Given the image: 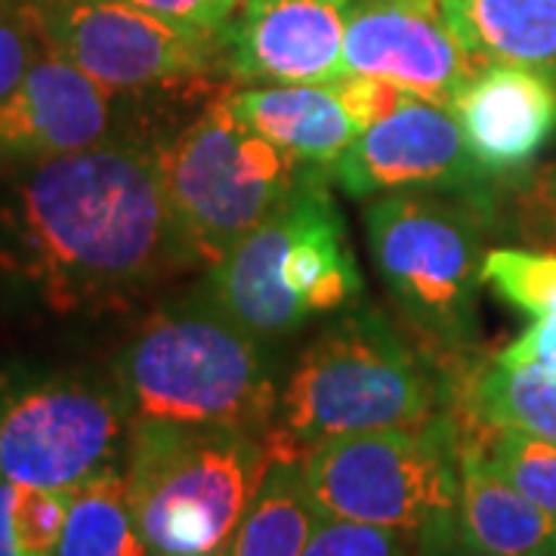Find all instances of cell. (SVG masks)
Returning a JSON list of instances; mask_svg holds the SVG:
<instances>
[{
	"instance_id": "6da1fadb",
	"label": "cell",
	"mask_w": 556,
	"mask_h": 556,
	"mask_svg": "<svg viewBox=\"0 0 556 556\" xmlns=\"http://www.w3.org/2000/svg\"><path fill=\"white\" fill-rule=\"evenodd\" d=\"M199 263L155 146L109 139L25 164L0 195V273L56 316L124 309Z\"/></svg>"
},
{
	"instance_id": "7a4b0ae2",
	"label": "cell",
	"mask_w": 556,
	"mask_h": 556,
	"mask_svg": "<svg viewBox=\"0 0 556 556\" xmlns=\"http://www.w3.org/2000/svg\"><path fill=\"white\" fill-rule=\"evenodd\" d=\"M115 383L142 420L266 437L278 415L266 340L226 316L204 288L139 325L115 358Z\"/></svg>"
},
{
	"instance_id": "3957f363",
	"label": "cell",
	"mask_w": 556,
	"mask_h": 556,
	"mask_svg": "<svg viewBox=\"0 0 556 556\" xmlns=\"http://www.w3.org/2000/svg\"><path fill=\"white\" fill-rule=\"evenodd\" d=\"M328 179L325 167L303 164L288 201L232 244L204 281V294L266 343L291 338L365 288Z\"/></svg>"
},
{
	"instance_id": "277c9868",
	"label": "cell",
	"mask_w": 556,
	"mask_h": 556,
	"mask_svg": "<svg viewBox=\"0 0 556 556\" xmlns=\"http://www.w3.org/2000/svg\"><path fill=\"white\" fill-rule=\"evenodd\" d=\"M273 460L269 433L134 417L124 477L149 554H226Z\"/></svg>"
},
{
	"instance_id": "5b68a950",
	"label": "cell",
	"mask_w": 556,
	"mask_h": 556,
	"mask_svg": "<svg viewBox=\"0 0 556 556\" xmlns=\"http://www.w3.org/2000/svg\"><path fill=\"white\" fill-rule=\"evenodd\" d=\"M445 408L442 383L375 306L321 328L278 393L281 430L306 452L328 439L417 427Z\"/></svg>"
},
{
	"instance_id": "8992f818",
	"label": "cell",
	"mask_w": 556,
	"mask_h": 556,
	"mask_svg": "<svg viewBox=\"0 0 556 556\" xmlns=\"http://www.w3.org/2000/svg\"><path fill=\"white\" fill-rule=\"evenodd\" d=\"M492 223V195L402 189L368 201L365 241L383 288L437 350L477 340L479 254Z\"/></svg>"
},
{
	"instance_id": "52a82bcc",
	"label": "cell",
	"mask_w": 556,
	"mask_h": 556,
	"mask_svg": "<svg viewBox=\"0 0 556 556\" xmlns=\"http://www.w3.org/2000/svg\"><path fill=\"white\" fill-rule=\"evenodd\" d=\"M303 473L325 519L380 526L412 544L457 519L460 433L452 408L417 427L328 439L303 457Z\"/></svg>"
},
{
	"instance_id": "ba28073f",
	"label": "cell",
	"mask_w": 556,
	"mask_h": 556,
	"mask_svg": "<svg viewBox=\"0 0 556 556\" xmlns=\"http://www.w3.org/2000/svg\"><path fill=\"white\" fill-rule=\"evenodd\" d=\"M161 177L186 236L204 263H217L288 201L303 164L244 127L229 93L204 102L195 118L155 146Z\"/></svg>"
},
{
	"instance_id": "9c48e42d",
	"label": "cell",
	"mask_w": 556,
	"mask_h": 556,
	"mask_svg": "<svg viewBox=\"0 0 556 556\" xmlns=\"http://www.w3.org/2000/svg\"><path fill=\"white\" fill-rule=\"evenodd\" d=\"M134 412L118 383L84 375L0 380V477L78 489L127 455Z\"/></svg>"
},
{
	"instance_id": "30bf717a",
	"label": "cell",
	"mask_w": 556,
	"mask_h": 556,
	"mask_svg": "<svg viewBox=\"0 0 556 556\" xmlns=\"http://www.w3.org/2000/svg\"><path fill=\"white\" fill-rule=\"evenodd\" d=\"M40 31L112 93L204 84L223 68L219 35L182 28L115 0H31Z\"/></svg>"
},
{
	"instance_id": "8fae6325",
	"label": "cell",
	"mask_w": 556,
	"mask_h": 556,
	"mask_svg": "<svg viewBox=\"0 0 556 556\" xmlns=\"http://www.w3.org/2000/svg\"><path fill=\"white\" fill-rule=\"evenodd\" d=\"M328 177L353 199L402 189L492 195V174L473 159L455 109L420 97L368 127L328 167Z\"/></svg>"
},
{
	"instance_id": "7c38bea8",
	"label": "cell",
	"mask_w": 556,
	"mask_h": 556,
	"mask_svg": "<svg viewBox=\"0 0 556 556\" xmlns=\"http://www.w3.org/2000/svg\"><path fill=\"white\" fill-rule=\"evenodd\" d=\"M350 75L396 84L412 97L452 105L479 65L457 43L439 0H353L343 7Z\"/></svg>"
},
{
	"instance_id": "4fadbf2b",
	"label": "cell",
	"mask_w": 556,
	"mask_h": 556,
	"mask_svg": "<svg viewBox=\"0 0 556 556\" xmlns=\"http://www.w3.org/2000/svg\"><path fill=\"white\" fill-rule=\"evenodd\" d=\"M115 97L47 43L20 87L0 100V164L25 167L115 139Z\"/></svg>"
},
{
	"instance_id": "5bb4252c",
	"label": "cell",
	"mask_w": 556,
	"mask_h": 556,
	"mask_svg": "<svg viewBox=\"0 0 556 556\" xmlns=\"http://www.w3.org/2000/svg\"><path fill=\"white\" fill-rule=\"evenodd\" d=\"M232 80L331 84L346 72L343 10L325 0H241L219 31Z\"/></svg>"
},
{
	"instance_id": "9a60e30c",
	"label": "cell",
	"mask_w": 556,
	"mask_h": 556,
	"mask_svg": "<svg viewBox=\"0 0 556 556\" xmlns=\"http://www.w3.org/2000/svg\"><path fill=\"white\" fill-rule=\"evenodd\" d=\"M482 170L514 174L556 134V80L522 65H485L452 100Z\"/></svg>"
},
{
	"instance_id": "2e32d148",
	"label": "cell",
	"mask_w": 556,
	"mask_h": 556,
	"mask_svg": "<svg viewBox=\"0 0 556 556\" xmlns=\"http://www.w3.org/2000/svg\"><path fill=\"white\" fill-rule=\"evenodd\" d=\"M236 118L281 146L300 164L331 167L362 127L331 84H273L229 93Z\"/></svg>"
},
{
	"instance_id": "e0dca14e",
	"label": "cell",
	"mask_w": 556,
	"mask_h": 556,
	"mask_svg": "<svg viewBox=\"0 0 556 556\" xmlns=\"http://www.w3.org/2000/svg\"><path fill=\"white\" fill-rule=\"evenodd\" d=\"M457 532L497 556H551L556 519L514 489L473 442H460Z\"/></svg>"
},
{
	"instance_id": "ac0fdd59",
	"label": "cell",
	"mask_w": 556,
	"mask_h": 556,
	"mask_svg": "<svg viewBox=\"0 0 556 556\" xmlns=\"http://www.w3.org/2000/svg\"><path fill=\"white\" fill-rule=\"evenodd\" d=\"M464 53L485 65H522L556 80V0H439Z\"/></svg>"
},
{
	"instance_id": "d6986e66",
	"label": "cell",
	"mask_w": 556,
	"mask_h": 556,
	"mask_svg": "<svg viewBox=\"0 0 556 556\" xmlns=\"http://www.w3.org/2000/svg\"><path fill=\"white\" fill-rule=\"evenodd\" d=\"M452 415L556 442V378L538 365H507L495 358L455 387Z\"/></svg>"
},
{
	"instance_id": "ffe728a7",
	"label": "cell",
	"mask_w": 556,
	"mask_h": 556,
	"mask_svg": "<svg viewBox=\"0 0 556 556\" xmlns=\"http://www.w3.org/2000/svg\"><path fill=\"white\" fill-rule=\"evenodd\" d=\"M300 460H273L223 556H303L321 522Z\"/></svg>"
},
{
	"instance_id": "44dd1931",
	"label": "cell",
	"mask_w": 556,
	"mask_h": 556,
	"mask_svg": "<svg viewBox=\"0 0 556 556\" xmlns=\"http://www.w3.org/2000/svg\"><path fill=\"white\" fill-rule=\"evenodd\" d=\"M56 556H152L134 519L124 470L112 467L75 489Z\"/></svg>"
},
{
	"instance_id": "7402d4cb",
	"label": "cell",
	"mask_w": 556,
	"mask_h": 556,
	"mask_svg": "<svg viewBox=\"0 0 556 556\" xmlns=\"http://www.w3.org/2000/svg\"><path fill=\"white\" fill-rule=\"evenodd\" d=\"M457 420V417H455ZM460 442H473L485 460L514 489L556 519V442L554 439L519 433V430H495L470 420H457Z\"/></svg>"
},
{
	"instance_id": "603a6c76",
	"label": "cell",
	"mask_w": 556,
	"mask_h": 556,
	"mask_svg": "<svg viewBox=\"0 0 556 556\" xmlns=\"http://www.w3.org/2000/svg\"><path fill=\"white\" fill-rule=\"evenodd\" d=\"M479 276L497 298L529 316H556V254L495 248L482 257Z\"/></svg>"
},
{
	"instance_id": "cb8c5ba5",
	"label": "cell",
	"mask_w": 556,
	"mask_h": 556,
	"mask_svg": "<svg viewBox=\"0 0 556 556\" xmlns=\"http://www.w3.org/2000/svg\"><path fill=\"white\" fill-rule=\"evenodd\" d=\"M75 489H31L20 485L13 526L22 556H56L65 519L72 507Z\"/></svg>"
},
{
	"instance_id": "d4e9b609",
	"label": "cell",
	"mask_w": 556,
	"mask_h": 556,
	"mask_svg": "<svg viewBox=\"0 0 556 556\" xmlns=\"http://www.w3.org/2000/svg\"><path fill=\"white\" fill-rule=\"evenodd\" d=\"M47 38L31 0H0V100H7L28 75Z\"/></svg>"
},
{
	"instance_id": "484cf974",
	"label": "cell",
	"mask_w": 556,
	"mask_h": 556,
	"mask_svg": "<svg viewBox=\"0 0 556 556\" xmlns=\"http://www.w3.org/2000/svg\"><path fill=\"white\" fill-rule=\"evenodd\" d=\"M303 556H412V541L380 526L321 519Z\"/></svg>"
},
{
	"instance_id": "4316f807",
	"label": "cell",
	"mask_w": 556,
	"mask_h": 556,
	"mask_svg": "<svg viewBox=\"0 0 556 556\" xmlns=\"http://www.w3.org/2000/svg\"><path fill=\"white\" fill-rule=\"evenodd\" d=\"M334 90H338L340 102L346 105V112L362 127V134L383 118H390L399 105L412 97L408 90H402L396 84L368 78V75H343L340 80H334Z\"/></svg>"
},
{
	"instance_id": "83f0119b",
	"label": "cell",
	"mask_w": 556,
	"mask_h": 556,
	"mask_svg": "<svg viewBox=\"0 0 556 556\" xmlns=\"http://www.w3.org/2000/svg\"><path fill=\"white\" fill-rule=\"evenodd\" d=\"M115 3L137 7L142 13H152V16L182 25V28L219 35L223 25L239 10L241 0H115Z\"/></svg>"
},
{
	"instance_id": "f1b7e54d",
	"label": "cell",
	"mask_w": 556,
	"mask_h": 556,
	"mask_svg": "<svg viewBox=\"0 0 556 556\" xmlns=\"http://www.w3.org/2000/svg\"><path fill=\"white\" fill-rule=\"evenodd\" d=\"M497 358L507 365H538L556 378V316L538 318L535 325L522 338L514 340Z\"/></svg>"
},
{
	"instance_id": "f546056e",
	"label": "cell",
	"mask_w": 556,
	"mask_h": 556,
	"mask_svg": "<svg viewBox=\"0 0 556 556\" xmlns=\"http://www.w3.org/2000/svg\"><path fill=\"white\" fill-rule=\"evenodd\" d=\"M412 556H497L489 554V551H482L477 544H470V541H464L460 532H457V519L452 522H442L437 529H430V532H424V535L417 538L415 544H412Z\"/></svg>"
},
{
	"instance_id": "4dcf8cb0",
	"label": "cell",
	"mask_w": 556,
	"mask_h": 556,
	"mask_svg": "<svg viewBox=\"0 0 556 556\" xmlns=\"http://www.w3.org/2000/svg\"><path fill=\"white\" fill-rule=\"evenodd\" d=\"M20 485L0 477V556H22L20 541H16V526H13V507H16Z\"/></svg>"
},
{
	"instance_id": "1f68e13d",
	"label": "cell",
	"mask_w": 556,
	"mask_h": 556,
	"mask_svg": "<svg viewBox=\"0 0 556 556\" xmlns=\"http://www.w3.org/2000/svg\"><path fill=\"white\" fill-rule=\"evenodd\" d=\"M325 3H331V7H340V10H343V7H346V3H353V0H325Z\"/></svg>"
},
{
	"instance_id": "d6a6232c",
	"label": "cell",
	"mask_w": 556,
	"mask_h": 556,
	"mask_svg": "<svg viewBox=\"0 0 556 556\" xmlns=\"http://www.w3.org/2000/svg\"><path fill=\"white\" fill-rule=\"evenodd\" d=\"M551 556H556V551H554V554H551Z\"/></svg>"
}]
</instances>
